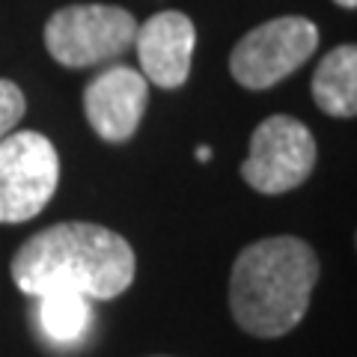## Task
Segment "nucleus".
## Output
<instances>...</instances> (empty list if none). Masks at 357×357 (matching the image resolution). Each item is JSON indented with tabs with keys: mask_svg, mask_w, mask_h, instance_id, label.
<instances>
[{
	"mask_svg": "<svg viewBox=\"0 0 357 357\" xmlns=\"http://www.w3.org/2000/svg\"><path fill=\"white\" fill-rule=\"evenodd\" d=\"M9 274L30 298L75 292L86 301H110L134 283L137 259L119 232L86 220H66L21 244Z\"/></svg>",
	"mask_w": 357,
	"mask_h": 357,
	"instance_id": "1",
	"label": "nucleus"
},
{
	"mask_svg": "<svg viewBox=\"0 0 357 357\" xmlns=\"http://www.w3.org/2000/svg\"><path fill=\"white\" fill-rule=\"evenodd\" d=\"M319 283V256L295 236L248 244L229 274V310L236 325L259 340L286 337L307 316Z\"/></svg>",
	"mask_w": 357,
	"mask_h": 357,
	"instance_id": "2",
	"label": "nucleus"
},
{
	"mask_svg": "<svg viewBox=\"0 0 357 357\" xmlns=\"http://www.w3.org/2000/svg\"><path fill=\"white\" fill-rule=\"evenodd\" d=\"M137 33V18L122 6L75 3L57 9L45 24V48L66 69L110 63L122 57Z\"/></svg>",
	"mask_w": 357,
	"mask_h": 357,
	"instance_id": "3",
	"label": "nucleus"
},
{
	"mask_svg": "<svg viewBox=\"0 0 357 357\" xmlns=\"http://www.w3.org/2000/svg\"><path fill=\"white\" fill-rule=\"evenodd\" d=\"M60 185V155L39 131L0 140V223H24L51 203Z\"/></svg>",
	"mask_w": 357,
	"mask_h": 357,
	"instance_id": "4",
	"label": "nucleus"
},
{
	"mask_svg": "<svg viewBox=\"0 0 357 357\" xmlns=\"http://www.w3.org/2000/svg\"><path fill=\"white\" fill-rule=\"evenodd\" d=\"M319 48V27L304 15H280L253 27L229 54L232 77L248 89H268L298 72Z\"/></svg>",
	"mask_w": 357,
	"mask_h": 357,
	"instance_id": "5",
	"label": "nucleus"
},
{
	"mask_svg": "<svg viewBox=\"0 0 357 357\" xmlns=\"http://www.w3.org/2000/svg\"><path fill=\"white\" fill-rule=\"evenodd\" d=\"M316 155V137L304 122L274 114L250 134V155L241 164V178L259 194H286L310 178Z\"/></svg>",
	"mask_w": 357,
	"mask_h": 357,
	"instance_id": "6",
	"label": "nucleus"
},
{
	"mask_svg": "<svg viewBox=\"0 0 357 357\" xmlns=\"http://www.w3.org/2000/svg\"><path fill=\"white\" fill-rule=\"evenodd\" d=\"M149 105V81L131 66H110L84 89V114L98 137L126 143L134 137Z\"/></svg>",
	"mask_w": 357,
	"mask_h": 357,
	"instance_id": "7",
	"label": "nucleus"
},
{
	"mask_svg": "<svg viewBox=\"0 0 357 357\" xmlns=\"http://www.w3.org/2000/svg\"><path fill=\"white\" fill-rule=\"evenodd\" d=\"M197 27L185 13H155L134 33L140 75L161 89H178L191 75Z\"/></svg>",
	"mask_w": 357,
	"mask_h": 357,
	"instance_id": "8",
	"label": "nucleus"
},
{
	"mask_svg": "<svg viewBox=\"0 0 357 357\" xmlns=\"http://www.w3.org/2000/svg\"><path fill=\"white\" fill-rule=\"evenodd\" d=\"M312 102L333 119H351L357 114V48L340 45L321 57L312 75Z\"/></svg>",
	"mask_w": 357,
	"mask_h": 357,
	"instance_id": "9",
	"label": "nucleus"
},
{
	"mask_svg": "<svg viewBox=\"0 0 357 357\" xmlns=\"http://www.w3.org/2000/svg\"><path fill=\"white\" fill-rule=\"evenodd\" d=\"M39 301V328L54 342H75L89 328V301L75 292H51Z\"/></svg>",
	"mask_w": 357,
	"mask_h": 357,
	"instance_id": "10",
	"label": "nucleus"
},
{
	"mask_svg": "<svg viewBox=\"0 0 357 357\" xmlns=\"http://www.w3.org/2000/svg\"><path fill=\"white\" fill-rule=\"evenodd\" d=\"M24 110H27V102H24V93L18 89V84L0 77V140L15 131L21 116H24Z\"/></svg>",
	"mask_w": 357,
	"mask_h": 357,
	"instance_id": "11",
	"label": "nucleus"
},
{
	"mask_svg": "<svg viewBox=\"0 0 357 357\" xmlns=\"http://www.w3.org/2000/svg\"><path fill=\"white\" fill-rule=\"evenodd\" d=\"M197 158H199V161H208V158H211V149L199 146V149H197Z\"/></svg>",
	"mask_w": 357,
	"mask_h": 357,
	"instance_id": "12",
	"label": "nucleus"
},
{
	"mask_svg": "<svg viewBox=\"0 0 357 357\" xmlns=\"http://www.w3.org/2000/svg\"><path fill=\"white\" fill-rule=\"evenodd\" d=\"M337 6H342V9H354L357 6V0H333Z\"/></svg>",
	"mask_w": 357,
	"mask_h": 357,
	"instance_id": "13",
	"label": "nucleus"
}]
</instances>
